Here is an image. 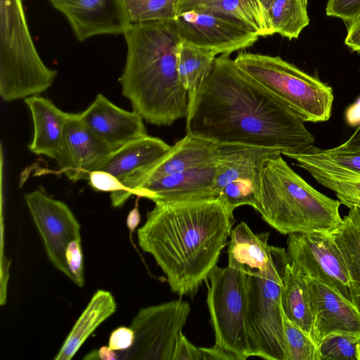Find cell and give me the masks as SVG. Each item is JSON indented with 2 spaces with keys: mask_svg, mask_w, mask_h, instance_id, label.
Returning <instances> with one entry per match:
<instances>
[{
  "mask_svg": "<svg viewBox=\"0 0 360 360\" xmlns=\"http://www.w3.org/2000/svg\"><path fill=\"white\" fill-rule=\"evenodd\" d=\"M186 118V134L217 145L264 148L286 155L315 142L305 122L229 56L216 57L207 77L188 94Z\"/></svg>",
  "mask_w": 360,
  "mask_h": 360,
  "instance_id": "cell-1",
  "label": "cell"
},
{
  "mask_svg": "<svg viewBox=\"0 0 360 360\" xmlns=\"http://www.w3.org/2000/svg\"><path fill=\"white\" fill-rule=\"evenodd\" d=\"M233 212L217 198L156 202L137 231L172 292L193 297L217 266L230 237Z\"/></svg>",
  "mask_w": 360,
  "mask_h": 360,
  "instance_id": "cell-2",
  "label": "cell"
},
{
  "mask_svg": "<svg viewBox=\"0 0 360 360\" xmlns=\"http://www.w3.org/2000/svg\"><path fill=\"white\" fill-rule=\"evenodd\" d=\"M123 35L127 56L120 82L132 110L158 127L186 117L188 94L177 72L182 40L175 19L131 23Z\"/></svg>",
  "mask_w": 360,
  "mask_h": 360,
  "instance_id": "cell-3",
  "label": "cell"
},
{
  "mask_svg": "<svg viewBox=\"0 0 360 360\" xmlns=\"http://www.w3.org/2000/svg\"><path fill=\"white\" fill-rule=\"evenodd\" d=\"M340 204L308 184L281 154L266 162L256 210L280 233H332L342 221Z\"/></svg>",
  "mask_w": 360,
  "mask_h": 360,
  "instance_id": "cell-4",
  "label": "cell"
},
{
  "mask_svg": "<svg viewBox=\"0 0 360 360\" xmlns=\"http://www.w3.org/2000/svg\"><path fill=\"white\" fill-rule=\"evenodd\" d=\"M57 75L41 60L26 20L22 0H0V96L5 102L39 95Z\"/></svg>",
  "mask_w": 360,
  "mask_h": 360,
  "instance_id": "cell-5",
  "label": "cell"
},
{
  "mask_svg": "<svg viewBox=\"0 0 360 360\" xmlns=\"http://www.w3.org/2000/svg\"><path fill=\"white\" fill-rule=\"evenodd\" d=\"M234 61L305 122H323L331 117L333 89L317 77L279 56L242 52Z\"/></svg>",
  "mask_w": 360,
  "mask_h": 360,
  "instance_id": "cell-6",
  "label": "cell"
},
{
  "mask_svg": "<svg viewBox=\"0 0 360 360\" xmlns=\"http://www.w3.org/2000/svg\"><path fill=\"white\" fill-rule=\"evenodd\" d=\"M288 262L287 251L276 247L274 262L267 269L245 272L246 327L252 356L288 359L281 293Z\"/></svg>",
  "mask_w": 360,
  "mask_h": 360,
  "instance_id": "cell-7",
  "label": "cell"
},
{
  "mask_svg": "<svg viewBox=\"0 0 360 360\" xmlns=\"http://www.w3.org/2000/svg\"><path fill=\"white\" fill-rule=\"evenodd\" d=\"M207 304L214 333V347L233 360L252 356L246 327L245 271L239 267L217 266L207 281Z\"/></svg>",
  "mask_w": 360,
  "mask_h": 360,
  "instance_id": "cell-8",
  "label": "cell"
},
{
  "mask_svg": "<svg viewBox=\"0 0 360 360\" xmlns=\"http://www.w3.org/2000/svg\"><path fill=\"white\" fill-rule=\"evenodd\" d=\"M191 306L181 299L141 308L130 327L135 340L132 347L117 351L119 359L174 360Z\"/></svg>",
  "mask_w": 360,
  "mask_h": 360,
  "instance_id": "cell-9",
  "label": "cell"
},
{
  "mask_svg": "<svg viewBox=\"0 0 360 360\" xmlns=\"http://www.w3.org/2000/svg\"><path fill=\"white\" fill-rule=\"evenodd\" d=\"M274 150L240 144L218 145L214 188L217 199L231 211L242 205L255 210L263 169Z\"/></svg>",
  "mask_w": 360,
  "mask_h": 360,
  "instance_id": "cell-10",
  "label": "cell"
},
{
  "mask_svg": "<svg viewBox=\"0 0 360 360\" xmlns=\"http://www.w3.org/2000/svg\"><path fill=\"white\" fill-rule=\"evenodd\" d=\"M286 251L298 274L319 281L352 301L350 279L331 233L290 234Z\"/></svg>",
  "mask_w": 360,
  "mask_h": 360,
  "instance_id": "cell-11",
  "label": "cell"
},
{
  "mask_svg": "<svg viewBox=\"0 0 360 360\" xmlns=\"http://www.w3.org/2000/svg\"><path fill=\"white\" fill-rule=\"evenodd\" d=\"M175 21L183 41L216 56H229L252 46L259 39L238 21L205 9L181 13Z\"/></svg>",
  "mask_w": 360,
  "mask_h": 360,
  "instance_id": "cell-12",
  "label": "cell"
},
{
  "mask_svg": "<svg viewBox=\"0 0 360 360\" xmlns=\"http://www.w3.org/2000/svg\"><path fill=\"white\" fill-rule=\"evenodd\" d=\"M25 201L41 236L49 259L68 278L65 250L74 240H81L80 224L70 207L36 190L26 193Z\"/></svg>",
  "mask_w": 360,
  "mask_h": 360,
  "instance_id": "cell-13",
  "label": "cell"
},
{
  "mask_svg": "<svg viewBox=\"0 0 360 360\" xmlns=\"http://www.w3.org/2000/svg\"><path fill=\"white\" fill-rule=\"evenodd\" d=\"M217 147L210 141L186 134L164 155L130 174L121 190L110 193L112 206H122L133 191L147 181L214 162Z\"/></svg>",
  "mask_w": 360,
  "mask_h": 360,
  "instance_id": "cell-14",
  "label": "cell"
},
{
  "mask_svg": "<svg viewBox=\"0 0 360 360\" xmlns=\"http://www.w3.org/2000/svg\"><path fill=\"white\" fill-rule=\"evenodd\" d=\"M69 22L79 41L98 35L123 34L131 22L123 0H49Z\"/></svg>",
  "mask_w": 360,
  "mask_h": 360,
  "instance_id": "cell-15",
  "label": "cell"
},
{
  "mask_svg": "<svg viewBox=\"0 0 360 360\" xmlns=\"http://www.w3.org/2000/svg\"><path fill=\"white\" fill-rule=\"evenodd\" d=\"M112 150L79 114L68 113L62 145L54 160L58 170L69 180H87Z\"/></svg>",
  "mask_w": 360,
  "mask_h": 360,
  "instance_id": "cell-16",
  "label": "cell"
},
{
  "mask_svg": "<svg viewBox=\"0 0 360 360\" xmlns=\"http://www.w3.org/2000/svg\"><path fill=\"white\" fill-rule=\"evenodd\" d=\"M304 278L313 316L311 338L317 347L325 337L333 333L360 337V311L354 303L325 283Z\"/></svg>",
  "mask_w": 360,
  "mask_h": 360,
  "instance_id": "cell-17",
  "label": "cell"
},
{
  "mask_svg": "<svg viewBox=\"0 0 360 360\" xmlns=\"http://www.w3.org/2000/svg\"><path fill=\"white\" fill-rule=\"evenodd\" d=\"M216 161L212 164L147 181L132 195L148 198L155 203L216 199Z\"/></svg>",
  "mask_w": 360,
  "mask_h": 360,
  "instance_id": "cell-18",
  "label": "cell"
},
{
  "mask_svg": "<svg viewBox=\"0 0 360 360\" xmlns=\"http://www.w3.org/2000/svg\"><path fill=\"white\" fill-rule=\"evenodd\" d=\"M84 123L110 148L115 150L148 135L143 119L137 112L125 110L98 94L94 101L79 113Z\"/></svg>",
  "mask_w": 360,
  "mask_h": 360,
  "instance_id": "cell-19",
  "label": "cell"
},
{
  "mask_svg": "<svg viewBox=\"0 0 360 360\" xmlns=\"http://www.w3.org/2000/svg\"><path fill=\"white\" fill-rule=\"evenodd\" d=\"M34 124L29 150L37 155L55 159L62 145L68 112L39 95L25 98Z\"/></svg>",
  "mask_w": 360,
  "mask_h": 360,
  "instance_id": "cell-20",
  "label": "cell"
},
{
  "mask_svg": "<svg viewBox=\"0 0 360 360\" xmlns=\"http://www.w3.org/2000/svg\"><path fill=\"white\" fill-rule=\"evenodd\" d=\"M172 146L146 135L112 150L96 170L109 172L122 183L134 172L164 155Z\"/></svg>",
  "mask_w": 360,
  "mask_h": 360,
  "instance_id": "cell-21",
  "label": "cell"
},
{
  "mask_svg": "<svg viewBox=\"0 0 360 360\" xmlns=\"http://www.w3.org/2000/svg\"><path fill=\"white\" fill-rule=\"evenodd\" d=\"M269 232L254 233L245 221L231 231L228 264L245 272L263 271L274 262L275 246L269 245Z\"/></svg>",
  "mask_w": 360,
  "mask_h": 360,
  "instance_id": "cell-22",
  "label": "cell"
},
{
  "mask_svg": "<svg viewBox=\"0 0 360 360\" xmlns=\"http://www.w3.org/2000/svg\"><path fill=\"white\" fill-rule=\"evenodd\" d=\"M112 293L98 290L91 298L59 349L55 360H70L91 333L116 311Z\"/></svg>",
  "mask_w": 360,
  "mask_h": 360,
  "instance_id": "cell-23",
  "label": "cell"
},
{
  "mask_svg": "<svg viewBox=\"0 0 360 360\" xmlns=\"http://www.w3.org/2000/svg\"><path fill=\"white\" fill-rule=\"evenodd\" d=\"M331 233L341 253L351 283L352 301L360 311V206L349 208Z\"/></svg>",
  "mask_w": 360,
  "mask_h": 360,
  "instance_id": "cell-24",
  "label": "cell"
},
{
  "mask_svg": "<svg viewBox=\"0 0 360 360\" xmlns=\"http://www.w3.org/2000/svg\"><path fill=\"white\" fill-rule=\"evenodd\" d=\"M281 302L284 315L311 338L313 316L307 283L289 262L282 278Z\"/></svg>",
  "mask_w": 360,
  "mask_h": 360,
  "instance_id": "cell-25",
  "label": "cell"
},
{
  "mask_svg": "<svg viewBox=\"0 0 360 360\" xmlns=\"http://www.w3.org/2000/svg\"><path fill=\"white\" fill-rule=\"evenodd\" d=\"M271 0H221L205 9L234 19L259 37L274 34L269 18Z\"/></svg>",
  "mask_w": 360,
  "mask_h": 360,
  "instance_id": "cell-26",
  "label": "cell"
},
{
  "mask_svg": "<svg viewBox=\"0 0 360 360\" xmlns=\"http://www.w3.org/2000/svg\"><path fill=\"white\" fill-rule=\"evenodd\" d=\"M306 170L321 185L333 191L340 202L347 207L360 203V172L336 167L303 164Z\"/></svg>",
  "mask_w": 360,
  "mask_h": 360,
  "instance_id": "cell-27",
  "label": "cell"
},
{
  "mask_svg": "<svg viewBox=\"0 0 360 360\" xmlns=\"http://www.w3.org/2000/svg\"><path fill=\"white\" fill-rule=\"evenodd\" d=\"M285 156L294 160L297 166L308 164L360 172V143L346 141L329 149H321L313 145L302 152Z\"/></svg>",
  "mask_w": 360,
  "mask_h": 360,
  "instance_id": "cell-28",
  "label": "cell"
},
{
  "mask_svg": "<svg viewBox=\"0 0 360 360\" xmlns=\"http://www.w3.org/2000/svg\"><path fill=\"white\" fill-rule=\"evenodd\" d=\"M215 58L213 53L181 41L177 72L179 81L188 94L193 93L207 77Z\"/></svg>",
  "mask_w": 360,
  "mask_h": 360,
  "instance_id": "cell-29",
  "label": "cell"
},
{
  "mask_svg": "<svg viewBox=\"0 0 360 360\" xmlns=\"http://www.w3.org/2000/svg\"><path fill=\"white\" fill-rule=\"evenodd\" d=\"M308 0H271L269 12L274 34L296 39L309 22Z\"/></svg>",
  "mask_w": 360,
  "mask_h": 360,
  "instance_id": "cell-30",
  "label": "cell"
},
{
  "mask_svg": "<svg viewBox=\"0 0 360 360\" xmlns=\"http://www.w3.org/2000/svg\"><path fill=\"white\" fill-rule=\"evenodd\" d=\"M179 0H123L131 23L174 20Z\"/></svg>",
  "mask_w": 360,
  "mask_h": 360,
  "instance_id": "cell-31",
  "label": "cell"
},
{
  "mask_svg": "<svg viewBox=\"0 0 360 360\" xmlns=\"http://www.w3.org/2000/svg\"><path fill=\"white\" fill-rule=\"evenodd\" d=\"M359 339L360 337L346 333L325 337L318 346L320 360H360Z\"/></svg>",
  "mask_w": 360,
  "mask_h": 360,
  "instance_id": "cell-32",
  "label": "cell"
},
{
  "mask_svg": "<svg viewBox=\"0 0 360 360\" xmlns=\"http://www.w3.org/2000/svg\"><path fill=\"white\" fill-rule=\"evenodd\" d=\"M284 331L287 345V360H320L317 345L300 327L283 314Z\"/></svg>",
  "mask_w": 360,
  "mask_h": 360,
  "instance_id": "cell-33",
  "label": "cell"
},
{
  "mask_svg": "<svg viewBox=\"0 0 360 360\" xmlns=\"http://www.w3.org/2000/svg\"><path fill=\"white\" fill-rule=\"evenodd\" d=\"M69 278L78 287L84 285V258L81 240L71 241L65 250Z\"/></svg>",
  "mask_w": 360,
  "mask_h": 360,
  "instance_id": "cell-34",
  "label": "cell"
},
{
  "mask_svg": "<svg viewBox=\"0 0 360 360\" xmlns=\"http://www.w3.org/2000/svg\"><path fill=\"white\" fill-rule=\"evenodd\" d=\"M326 12L349 24L360 16V0H328Z\"/></svg>",
  "mask_w": 360,
  "mask_h": 360,
  "instance_id": "cell-35",
  "label": "cell"
},
{
  "mask_svg": "<svg viewBox=\"0 0 360 360\" xmlns=\"http://www.w3.org/2000/svg\"><path fill=\"white\" fill-rule=\"evenodd\" d=\"M90 186L96 191L112 193L122 189V182L115 176L103 170H94L88 177Z\"/></svg>",
  "mask_w": 360,
  "mask_h": 360,
  "instance_id": "cell-36",
  "label": "cell"
},
{
  "mask_svg": "<svg viewBox=\"0 0 360 360\" xmlns=\"http://www.w3.org/2000/svg\"><path fill=\"white\" fill-rule=\"evenodd\" d=\"M134 340V332L131 327L121 326L110 333L108 347L115 351L127 350L132 347Z\"/></svg>",
  "mask_w": 360,
  "mask_h": 360,
  "instance_id": "cell-37",
  "label": "cell"
},
{
  "mask_svg": "<svg viewBox=\"0 0 360 360\" xmlns=\"http://www.w3.org/2000/svg\"><path fill=\"white\" fill-rule=\"evenodd\" d=\"M174 360H204V356L200 347H195L184 334L177 346Z\"/></svg>",
  "mask_w": 360,
  "mask_h": 360,
  "instance_id": "cell-38",
  "label": "cell"
},
{
  "mask_svg": "<svg viewBox=\"0 0 360 360\" xmlns=\"http://www.w3.org/2000/svg\"><path fill=\"white\" fill-rule=\"evenodd\" d=\"M345 44L352 51L360 53V16L349 23Z\"/></svg>",
  "mask_w": 360,
  "mask_h": 360,
  "instance_id": "cell-39",
  "label": "cell"
},
{
  "mask_svg": "<svg viewBox=\"0 0 360 360\" xmlns=\"http://www.w3.org/2000/svg\"><path fill=\"white\" fill-rule=\"evenodd\" d=\"M221 1V0H179L177 8V15L188 11L205 8Z\"/></svg>",
  "mask_w": 360,
  "mask_h": 360,
  "instance_id": "cell-40",
  "label": "cell"
},
{
  "mask_svg": "<svg viewBox=\"0 0 360 360\" xmlns=\"http://www.w3.org/2000/svg\"><path fill=\"white\" fill-rule=\"evenodd\" d=\"M345 118L347 124L351 127L360 125V98L347 108Z\"/></svg>",
  "mask_w": 360,
  "mask_h": 360,
  "instance_id": "cell-41",
  "label": "cell"
},
{
  "mask_svg": "<svg viewBox=\"0 0 360 360\" xmlns=\"http://www.w3.org/2000/svg\"><path fill=\"white\" fill-rule=\"evenodd\" d=\"M141 216L137 206L134 207L128 214L127 217V226L132 233L140 223Z\"/></svg>",
  "mask_w": 360,
  "mask_h": 360,
  "instance_id": "cell-42",
  "label": "cell"
},
{
  "mask_svg": "<svg viewBox=\"0 0 360 360\" xmlns=\"http://www.w3.org/2000/svg\"><path fill=\"white\" fill-rule=\"evenodd\" d=\"M98 359L117 360L119 359L117 351L112 349L108 346H103L97 349Z\"/></svg>",
  "mask_w": 360,
  "mask_h": 360,
  "instance_id": "cell-43",
  "label": "cell"
},
{
  "mask_svg": "<svg viewBox=\"0 0 360 360\" xmlns=\"http://www.w3.org/2000/svg\"><path fill=\"white\" fill-rule=\"evenodd\" d=\"M347 141L352 143H360V125Z\"/></svg>",
  "mask_w": 360,
  "mask_h": 360,
  "instance_id": "cell-44",
  "label": "cell"
},
{
  "mask_svg": "<svg viewBox=\"0 0 360 360\" xmlns=\"http://www.w3.org/2000/svg\"><path fill=\"white\" fill-rule=\"evenodd\" d=\"M83 359L88 360H97L98 359L97 349L92 350L90 353H89L86 356H85Z\"/></svg>",
  "mask_w": 360,
  "mask_h": 360,
  "instance_id": "cell-45",
  "label": "cell"
},
{
  "mask_svg": "<svg viewBox=\"0 0 360 360\" xmlns=\"http://www.w3.org/2000/svg\"><path fill=\"white\" fill-rule=\"evenodd\" d=\"M359 359H360V339L359 342Z\"/></svg>",
  "mask_w": 360,
  "mask_h": 360,
  "instance_id": "cell-46",
  "label": "cell"
},
{
  "mask_svg": "<svg viewBox=\"0 0 360 360\" xmlns=\"http://www.w3.org/2000/svg\"><path fill=\"white\" fill-rule=\"evenodd\" d=\"M357 205H359L360 206V203L357 204Z\"/></svg>",
  "mask_w": 360,
  "mask_h": 360,
  "instance_id": "cell-47",
  "label": "cell"
}]
</instances>
